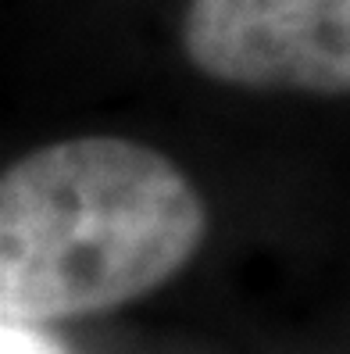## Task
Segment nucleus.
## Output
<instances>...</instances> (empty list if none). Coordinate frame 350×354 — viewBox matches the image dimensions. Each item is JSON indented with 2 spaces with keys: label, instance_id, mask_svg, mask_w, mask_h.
Segmentation results:
<instances>
[{
  "label": "nucleus",
  "instance_id": "obj_1",
  "mask_svg": "<svg viewBox=\"0 0 350 354\" xmlns=\"http://www.w3.org/2000/svg\"><path fill=\"white\" fill-rule=\"evenodd\" d=\"M204 233L200 194L161 151L118 136L50 143L0 176V315L118 308L175 276Z\"/></svg>",
  "mask_w": 350,
  "mask_h": 354
},
{
  "label": "nucleus",
  "instance_id": "obj_2",
  "mask_svg": "<svg viewBox=\"0 0 350 354\" xmlns=\"http://www.w3.org/2000/svg\"><path fill=\"white\" fill-rule=\"evenodd\" d=\"M182 50L229 86L350 93V0H190Z\"/></svg>",
  "mask_w": 350,
  "mask_h": 354
},
{
  "label": "nucleus",
  "instance_id": "obj_3",
  "mask_svg": "<svg viewBox=\"0 0 350 354\" xmlns=\"http://www.w3.org/2000/svg\"><path fill=\"white\" fill-rule=\"evenodd\" d=\"M0 354H68V351L47 333L32 329V322L0 315Z\"/></svg>",
  "mask_w": 350,
  "mask_h": 354
}]
</instances>
